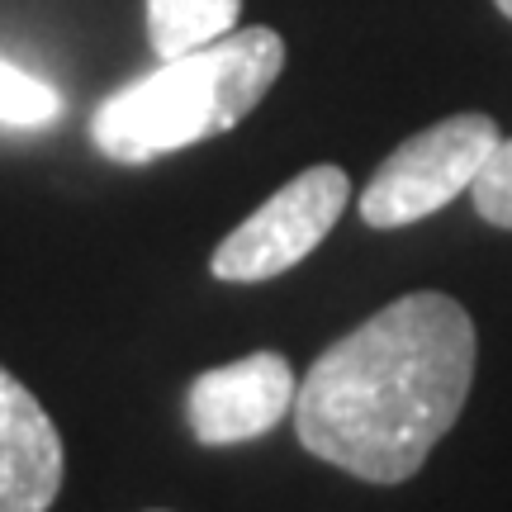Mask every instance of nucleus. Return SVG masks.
<instances>
[{
	"instance_id": "0eeeda50",
	"label": "nucleus",
	"mask_w": 512,
	"mask_h": 512,
	"mask_svg": "<svg viewBox=\"0 0 512 512\" xmlns=\"http://www.w3.org/2000/svg\"><path fill=\"white\" fill-rule=\"evenodd\" d=\"M242 15V0H147V38L152 53L185 57L214 43V38L233 34Z\"/></svg>"
},
{
	"instance_id": "6e6552de",
	"label": "nucleus",
	"mask_w": 512,
	"mask_h": 512,
	"mask_svg": "<svg viewBox=\"0 0 512 512\" xmlns=\"http://www.w3.org/2000/svg\"><path fill=\"white\" fill-rule=\"evenodd\" d=\"M62 114V100L48 81L19 72L15 62L0 57V124L10 128H43Z\"/></svg>"
},
{
	"instance_id": "f03ea898",
	"label": "nucleus",
	"mask_w": 512,
	"mask_h": 512,
	"mask_svg": "<svg viewBox=\"0 0 512 512\" xmlns=\"http://www.w3.org/2000/svg\"><path fill=\"white\" fill-rule=\"evenodd\" d=\"M285 72V38L256 24L166 57L143 81L110 95L91 119V138L110 162L138 166L176 147L238 128Z\"/></svg>"
},
{
	"instance_id": "20e7f679",
	"label": "nucleus",
	"mask_w": 512,
	"mask_h": 512,
	"mask_svg": "<svg viewBox=\"0 0 512 512\" xmlns=\"http://www.w3.org/2000/svg\"><path fill=\"white\" fill-rule=\"evenodd\" d=\"M347 200L351 185L342 166L299 171L290 185H280L271 200L256 209L252 219H242L214 247L209 271L219 275L223 285H256V280L285 275L337 228Z\"/></svg>"
},
{
	"instance_id": "1a4fd4ad",
	"label": "nucleus",
	"mask_w": 512,
	"mask_h": 512,
	"mask_svg": "<svg viewBox=\"0 0 512 512\" xmlns=\"http://www.w3.org/2000/svg\"><path fill=\"white\" fill-rule=\"evenodd\" d=\"M470 200H475L484 223L512 233V138H498V147L489 152V162L479 166L475 185H470Z\"/></svg>"
},
{
	"instance_id": "423d86ee",
	"label": "nucleus",
	"mask_w": 512,
	"mask_h": 512,
	"mask_svg": "<svg viewBox=\"0 0 512 512\" xmlns=\"http://www.w3.org/2000/svg\"><path fill=\"white\" fill-rule=\"evenodd\" d=\"M62 470L67 456L48 408L0 366V512H48Z\"/></svg>"
},
{
	"instance_id": "7ed1b4c3",
	"label": "nucleus",
	"mask_w": 512,
	"mask_h": 512,
	"mask_svg": "<svg viewBox=\"0 0 512 512\" xmlns=\"http://www.w3.org/2000/svg\"><path fill=\"white\" fill-rule=\"evenodd\" d=\"M498 124L489 114H451L441 124L413 133L380 162L361 195V219L370 228H403L437 214L470 190L479 166L498 147Z\"/></svg>"
},
{
	"instance_id": "f257e3e1",
	"label": "nucleus",
	"mask_w": 512,
	"mask_h": 512,
	"mask_svg": "<svg viewBox=\"0 0 512 512\" xmlns=\"http://www.w3.org/2000/svg\"><path fill=\"white\" fill-rule=\"evenodd\" d=\"M475 323L441 290L403 294L332 342L294 394L309 456L370 484H403L427 465L475 384Z\"/></svg>"
},
{
	"instance_id": "9d476101",
	"label": "nucleus",
	"mask_w": 512,
	"mask_h": 512,
	"mask_svg": "<svg viewBox=\"0 0 512 512\" xmlns=\"http://www.w3.org/2000/svg\"><path fill=\"white\" fill-rule=\"evenodd\" d=\"M494 5H498V10H503V15L512 19V0H494Z\"/></svg>"
},
{
	"instance_id": "39448f33",
	"label": "nucleus",
	"mask_w": 512,
	"mask_h": 512,
	"mask_svg": "<svg viewBox=\"0 0 512 512\" xmlns=\"http://www.w3.org/2000/svg\"><path fill=\"white\" fill-rule=\"evenodd\" d=\"M294 380L290 361L280 351H252L233 366L204 370L185 389V422L204 446H238V441L266 437L271 427L294 413Z\"/></svg>"
}]
</instances>
